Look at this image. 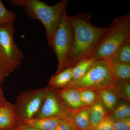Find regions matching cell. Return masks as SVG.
<instances>
[{
    "label": "cell",
    "mask_w": 130,
    "mask_h": 130,
    "mask_svg": "<svg viewBox=\"0 0 130 130\" xmlns=\"http://www.w3.org/2000/svg\"><path fill=\"white\" fill-rule=\"evenodd\" d=\"M80 99L85 107H89L95 103L98 100L97 93L90 90H79Z\"/></svg>",
    "instance_id": "obj_21"
},
{
    "label": "cell",
    "mask_w": 130,
    "mask_h": 130,
    "mask_svg": "<svg viewBox=\"0 0 130 130\" xmlns=\"http://www.w3.org/2000/svg\"><path fill=\"white\" fill-rule=\"evenodd\" d=\"M93 130H116L115 121L108 114Z\"/></svg>",
    "instance_id": "obj_24"
},
{
    "label": "cell",
    "mask_w": 130,
    "mask_h": 130,
    "mask_svg": "<svg viewBox=\"0 0 130 130\" xmlns=\"http://www.w3.org/2000/svg\"><path fill=\"white\" fill-rule=\"evenodd\" d=\"M16 18V14L8 10L0 1V25L10 21H14Z\"/></svg>",
    "instance_id": "obj_22"
},
{
    "label": "cell",
    "mask_w": 130,
    "mask_h": 130,
    "mask_svg": "<svg viewBox=\"0 0 130 130\" xmlns=\"http://www.w3.org/2000/svg\"><path fill=\"white\" fill-rule=\"evenodd\" d=\"M130 38V14L119 16L111 23L90 58L109 60L119 48Z\"/></svg>",
    "instance_id": "obj_3"
},
{
    "label": "cell",
    "mask_w": 130,
    "mask_h": 130,
    "mask_svg": "<svg viewBox=\"0 0 130 130\" xmlns=\"http://www.w3.org/2000/svg\"><path fill=\"white\" fill-rule=\"evenodd\" d=\"M54 130H73L69 124L65 121L61 123Z\"/></svg>",
    "instance_id": "obj_27"
},
{
    "label": "cell",
    "mask_w": 130,
    "mask_h": 130,
    "mask_svg": "<svg viewBox=\"0 0 130 130\" xmlns=\"http://www.w3.org/2000/svg\"><path fill=\"white\" fill-rule=\"evenodd\" d=\"M130 64V38L124 43L110 60Z\"/></svg>",
    "instance_id": "obj_19"
},
{
    "label": "cell",
    "mask_w": 130,
    "mask_h": 130,
    "mask_svg": "<svg viewBox=\"0 0 130 130\" xmlns=\"http://www.w3.org/2000/svg\"><path fill=\"white\" fill-rule=\"evenodd\" d=\"M108 61L112 74L117 80L130 81V64Z\"/></svg>",
    "instance_id": "obj_16"
},
{
    "label": "cell",
    "mask_w": 130,
    "mask_h": 130,
    "mask_svg": "<svg viewBox=\"0 0 130 130\" xmlns=\"http://www.w3.org/2000/svg\"><path fill=\"white\" fill-rule=\"evenodd\" d=\"M89 130H93L108 113L100 101L89 107Z\"/></svg>",
    "instance_id": "obj_15"
},
{
    "label": "cell",
    "mask_w": 130,
    "mask_h": 130,
    "mask_svg": "<svg viewBox=\"0 0 130 130\" xmlns=\"http://www.w3.org/2000/svg\"><path fill=\"white\" fill-rule=\"evenodd\" d=\"M73 39V28L65 9L61 13L59 25L49 46L55 53L58 60V67L55 74L66 69L68 56L72 48Z\"/></svg>",
    "instance_id": "obj_5"
},
{
    "label": "cell",
    "mask_w": 130,
    "mask_h": 130,
    "mask_svg": "<svg viewBox=\"0 0 130 130\" xmlns=\"http://www.w3.org/2000/svg\"><path fill=\"white\" fill-rule=\"evenodd\" d=\"M21 124L28 126L40 130H54L64 121L59 118H20Z\"/></svg>",
    "instance_id": "obj_11"
},
{
    "label": "cell",
    "mask_w": 130,
    "mask_h": 130,
    "mask_svg": "<svg viewBox=\"0 0 130 130\" xmlns=\"http://www.w3.org/2000/svg\"><path fill=\"white\" fill-rule=\"evenodd\" d=\"M14 21L0 25V55L6 61L13 71L18 67L23 54L14 41Z\"/></svg>",
    "instance_id": "obj_6"
},
{
    "label": "cell",
    "mask_w": 130,
    "mask_h": 130,
    "mask_svg": "<svg viewBox=\"0 0 130 130\" xmlns=\"http://www.w3.org/2000/svg\"><path fill=\"white\" fill-rule=\"evenodd\" d=\"M95 60L93 58L83 59L79 61L73 67L72 80L71 83L77 81L83 77L93 64Z\"/></svg>",
    "instance_id": "obj_17"
},
{
    "label": "cell",
    "mask_w": 130,
    "mask_h": 130,
    "mask_svg": "<svg viewBox=\"0 0 130 130\" xmlns=\"http://www.w3.org/2000/svg\"><path fill=\"white\" fill-rule=\"evenodd\" d=\"M18 130H40L36 128H32L28 126L21 124L19 126V129Z\"/></svg>",
    "instance_id": "obj_28"
},
{
    "label": "cell",
    "mask_w": 130,
    "mask_h": 130,
    "mask_svg": "<svg viewBox=\"0 0 130 130\" xmlns=\"http://www.w3.org/2000/svg\"><path fill=\"white\" fill-rule=\"evenodd\" d=\"M73 130H89V108L85 107L77 111L73 112L66 121Z\"/></svg>",
    "instance_id": "obj_12"
},
{
    "label": "cell",
    "mask_w": 130,
    "mask_h": 130,
    "mask_svg": "<svg viewBox=\"0 0 130 130\" xmlns=\"http://www.w3.org/2000/svg\"><path fill=\"white\" fill-rule=\"evenodd\" d=\"M12 4L22 7L26 13L33 19L42 22L46 29L49 46L60 23L63 10L68 5V1L62 0L58 3L49 6L39 0H14Z\"/></svg>",
    "instance_id": "obj_2"
},
{
    "label": "cell",
    "mask_w": 130,
    "mask_h": 130,
    "mask_svg": "<svg viewBox=\"0 0 130 130\" xmlns=\"http://www.w3.org/2000/svg\"><path fill=\"white\" fill-rule=\"evenodd\" d=\"M9 103L6 99L3 91L0 86V108L6 106Z\"/></svg>",
    "instance_id": "obj_26"
},
{
    "label": "cell",
    "mask_w": 130,
    "mask_h": 130,
    "mask_svg": "<svg viewBox=\"0 0 130 130\" xmlns=\"http://www.w3.org/2000/svg\"><path fill=\"white\" fill-rule=\"evenodd\" d=\"M114 89L120 99L129 102L130 101V81L118 80Z\"/></svg>",
    "instance_id": "obj_20"
},
{
    "label": "cell",
    "mask_w": 130,
    "mask_h": 130,
    "mask_svg": "<svg viewBox=\"0 0 130 130\" xmlns=\"http://www.w3.org/2000/svg\"><path fill=\"white\" fill-rule=\"evenodd\" d=\"M48 90V86L29 90L20 94L14 104L20 118H35L40 111Z\"/></svg>",
    "instance_id": "obj_7"
},
{
    "label": "cell",
    "mask_w": 130,
    "mask_h": 130,
    "mask_svg": "<svg viewBox=\"0 0 130 130\" xmlns=\"http://www.w3.org/2000/svg\"><path fill=\"white\" fill-rule=\"evenodd\" d=\"M115 130H130V117L115 121Z\"/></svg>",
    "instance_id": "obj_25"
},
{
    "label": "cell",
    "mask_w": 130,
    "mask_h": 130,
    "mask_svg": "<svg viewBox=\"0 0 130 130\" xmlns=\"http://www.w3.org/2000/svg\"><path fill=\"white\" fill-rule=\"evenodd\" d=\"M48 86V90L38 113L35 118H59L67 120L72 113L66 111L55 94L52 87Z\"/></svg>",
    "instance_id": "obj_8"
},
{
    "label": "cell",
    "mask_w": 130,
    "mask_h": 130,
    "mask_svg": "<svg viewBox=\"0 0 130 130\" xmlns=\"http://www.w3.org/2000/svg\"><path fill=\"white\" fill-rule=\"evenodd\" d=\"M21 125L20 118L14 104L9 103L0 108V130H11Z\"/></svg>",
    "instance_id": "obj_10"
},
{
    "label": "cell",
    "mask_w": 130,
    "mask_h": 130,
    "mask_svg": "<svg viewBox=\"0 0 130 130\" xmlns=\"http://www.w3.org/2000/svg\"><path fill=\"white\" fill-rule=\"evenodd\" d=\"M68 18L73 28L74 39L66 68L72 67L81 60L90 58L108 29L93 25L90 15L87 13H77Z\"/></svg>",
    "instance_id": "obj_1"
},
{
    "label": "cell",
    "mask_w": 130,
    "mask_h": 130,
    "mask_svg": "<svg viewBox=\"0 0 130 130\" xmlns=\"http://www.w3.org/2000/svg\"><path fill=\"white\" fill-rule=\"evenodd\" d=\"M19 129V126L18 128H15V129H13L11 130H18Z\"/></svg>",
    "instance_id": "obj_29"
},
{
    "label": "cell",
    "mask_w": 130,
    "mask_h": 130,
    "mask_svg": "<svg viewBox=\"0 0 130 130\" xmlns=\"http://www.w3.org/2000/svg\"><path fill=\"white\" fill-rule=\"evenodd\" d=\"M96 92L98 100L102 103L108 114L111 113L120 99L114 88H108Z\"/></svg>",
    "instance_id": "obj_13"
},
{
    "label": "cell",
    "mask_w": 130,
    "mask_h": 130,
    "mask_svg": "<svg viewBox=\"0 0 130 130\" xmlns=\"http://www.w3.org/2000/svg\"><path fill=\"white\" fill-rule=\"evenodd\" d=\"M13 70L5 59L0 55V86Z\"/></svg>",
    "instance_id": "obj_23"
},
{
    "label": "cell",
    "mask_w": 130,
    "mask_h": 130,
    "mask_svg": "<svg viewBox=\"0 0 130 130\" xmlns=\"http://www.w3.org/2000/svg\"><path fill=\"white\" fill-rule=\"evenodd\" d=\"M72 80V67L67 68L52 76L50 80L49 86L54 89L63 88L69 85Z\"/></svg>",
    "instance_id": "obj_14"
},
{
    "label": "cell",
    "mask_w": 130,
    "mask_h": 130,
    "mask_svg": "<svg viewBox=\"0 0 130 130\" xmlns=\"http://www.w3.org/2000/svg\"><path fill=\"white\" fill-rule=\"evenodd\" d=\"M115 121L130 117L129 102L119 101L115 109L109 113Z\"/></svg>",
    "instance_id": "obj_18"
},
{
    "label": "cell",
    "mask_w": 130,
    "mask_h": 130,
    "mask_svg": "<svg viewBox=\"0 0 130 130\" xmlns=\"http://www.w3.org/2000/svg\"><path fill=\"white\" fill-rule=\"evenodd\" d=\"M52 88L61 104L68 111L76 112L85 107L81 102L78 90L66 88Z\"/></svg>",
    "instance_id": "obj_9"
},
{
    "label": "cell",
    "mask_w": 130,
    "mask_h": 130,
    "mask_svg": "<svg viewBox=\"0 0 130 130\" xmlns=\"http://www.w3.org/2000/svg\"><path fill=\"white\" fill-rule=\"evenodd\" d=\"M117 81L112 74L108 61L95 60L83 77L64 88L97 91L114 88Z\"/></svg>",
    "instance_id": "obj_4"
}]
</instances>
